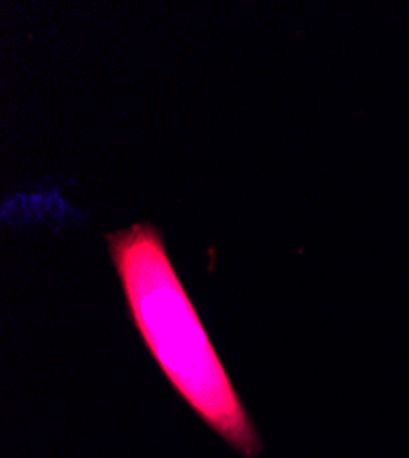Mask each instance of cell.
Returning a JSON list of instances; mask_svg holds the SVG:
<instances>
[{
	"mask_svg": "<svg viewBox=\"0 0 409 458\" xmlns=\"http://www.w3.org/2000/svg\"><path fill=\"white\" fill-rule=\"evenodd\" d=\"M105 241L131 319L169 384L243 456L261 454V435L175 270L160 229L138 222L107 233Z\"/></svg>",
	"mask_w": 409,
	"mask_h": 458,
	"instance_id": "6da1fadb",
	"label": "cell"
}]
</instances>
